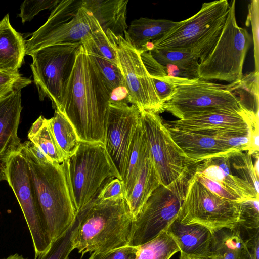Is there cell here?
I'll list each match as a JSON object with an SVG mask.
<instances>
[{
  "mask_svg": "<svg viewBox=\"0 0 259 259\" xmlns=\"http://www.w3.org/2000/svg\"><path fill=\"white\" fill-rule=\"evenodd\" d=\"M111 95L99 69L81 44L56 109L71 123L80 141L104 143Z\"/></svg>",
  "mask_w": 259,
  "mask_h": 259,
  "instance_id": "1",
  "label": "cell"
},
{
  "mask_svg": "<svg viewBox=\"0 0 259 259\" xmlns=\"http://www.w3.org/2000/svg\"><path fill=\"white\" fill-rule=\"evenodd\" d=\"M20 152L29 167L36 204L52 242L62 235L75 219L68 159L54 164L38 159L22 143Z\"/></svg>",
  "mask_w": 259,
  "mask_h": 259,
  "instance_id": "2",
  "label": "cell"
},
{
  "mask_svg": "<svg viewBox=\"0 0 259 259\" xmlns=\"http://www.w3.org/2000/svg\"><path fill=\"white\" fill-rule=\"evenodd\" d=\"M81 218L74 233V248L81 254L104 252L128 245L134 219L124 198L97 197L78 211Z\"/></svg>",
  "mask_w": 259,
  "mask_h": 259,
  "instance_id": "3",
  "label": "cell"
},
{
  "mask_svg": "<svg viewBox=\"0 0 259 259\" xmlns=\"http://www.w3.org/2000/svg\"><path fill=\"white\" fill-rule=\"evenodd\" d=\"M230 8L227 0L204 3L190 18L177 22L163 36L150 42L152 49L176 50L190 53L201 62L217 42Z\"/></svg>",
  "mask_w": 259,
  "mask_h": 259,
  "instance_id": "4",
  "label": "cell"
},
{
  "mask_svg": "<svg viewBox=\"0 0 259 259\" xmlns=\"http://www.w3.org/2000/svg\"><path fill=\"white\" fill-rule=\"evenodd\" d=\"M68 166L77 213L96 198L110 181L122 180L102 143L80 141L76 152L68 158Z\"/></svg>",
  "mask_w": 259,
  "mask_h": 259,
  "instance_id": "5",
  "label": "cell"
},
{
  "mask_svg": "<svg viewBox=\"0 0 259 259\" xmlns=\"http://www.w3.org/2000/svg\"><path fill=\"white\" fill-rule=\"evenodd\" d=\"M236 1L230 4L229 13L214 48L198 67L199 78L236 83L242 77L243 67L252 38L247 30L237 24Z\"/></svg>",
  "mask_w": 259,
  "mask_h": 259,
  "instance_id": "6",
  "label": "cell"
},
{
  "mask_svg": "<svg viewBox=\"0 0 259 259\" xmlns=\"http://www.w3.org/2000/svg\"><path fill=\"white\" fill-rule=\"evenodd\" d=\"M173 83L175 93L163 104V109L179 119L214 111L240 112L247 109L229 84L176 77H173Z\"/></svg>",
  "mask_w": 259,
  "mask_h": 259,
  "instance_id": "7",
  "label": "cell"
},
{
  "mask_svg": "<svg viewBox=\"0 0 259 259\" xmlns=\"http://www.w3.org/2000/svg\"><path fill=\"white\" fill-rule=\"evenodd\" d=\"M100 27L82 0H63L53 9L47 21L25 40V55L48 46L81 44Z\"/></svg>",
  "mask_w": 259,
  "mask_h": 259,
  "instance_id": "8",
  "label": "cell"
},
{
  "mask_svg": "<svg viewBox=\"0 0 259 259\" xmlns=\"http://www.w3.org/2000/svg\"><path fill=\"white\" fill-rule=\"evenodd\" d=\"M192 174L182 176L169 186L160 185L134 220L128 246L137 247L166 230L178 217Z\"/></svg>",
  "mask_w": 259,
  "mask_h": 259,
  "instance_id": "9",
  "label": "cell"
},
{
  "mask_svg": "<svg viewBox=\"0 0 259 259\" xmlns=\"http://www.w3.org/2000/svg\"><path fill=\"white\" fill-rule=\"evenodd\" d=\"M81 44H64L46 47L30 56V67L39 99L49 98L56 110L60 103Z\"/></svg>",
  "mask_w": 259,
  "mask_h": 259,
  "instance_id": "10",
  "label": "cell"
},
{
  "mask_svg": "<svg viewBox=\"0 0 259 259\" xmlns=\"http://www.w3.org/2000/svg\"><path fill=\"white\" fill-rule=\"evenodd\" d=\"M240 202L221 198L198 181L194 175L177 218L184 224H198L212 232L238 226Z\"/></svg>",
  "mask_w": 259,
  "mask_h": 259,
  "instance_id": "11",
  "label": "cell"
},
{
  "mask_svg": "<svg viewBox=\"0 0 259 259\" xmlns=\"http://www.w3.org/2000/svg\"><path fill=\"white\" fill-rule=\"evenodd\" d=\"M141 119L161 185L168 186L196 163L177 145L158 113L141 110Z\"/></svg>",
  "mask_w": 259,
  "mask_h": 259,
  "instance_id": "12",
  "label": "cell"
},
{
  "mask_svg": "<svg viewBox=\"0 0 259 259\" xmlns=\"http://www.w3.org/2000/svg\"><path fill=\"white\" fill-rule=\"evenodd\" d=\"M6 180L19 202L31 234L35 257L38 258L50 247L51 240L36 204L30 179L27 162L19 150L10 154L2 163Z\"/></svg>",
  "mask_w": 259,
  "mask_h": 259,
  "instance_id": "13",
  "label": "cell"
},
{
  "mask_svg": "<svg viewBox=\"0 0 259 259\" xmlns=\"http://www.w3.org/2000/svg\"><path fill=\"white\" fill-rule=\"evenodd\" d=\"M106 34L116 49L128 102L136 105L140 110L158 114L164 112L163 104L142 62L141 53L123 37H116L110 31Z\"/></svg>",
  "mask_w": 259,
  "mask_h": 259,
  "instance_id": "14",
  "label": "cell"
},
{
  "mask_svg": "<svg viewBox=\"0 0 259 259\" xmlns=\"http://www.w3.org/2000/svg\"><path fill=\"white\" fill-rule=\"evenodd\" d=\"M141 120V110L123 101L110 102L104 145L122 179L128 161L132 139Z\"/></svg>",
  "mask_w": 259,
  "mask_h": 259,
  "instance_id": "15",
  "label": "cell"
},
{
  "mask_svg": "<svg viewBox=\"0 0 259 259\" xmlns=\"http://www.w3.org/2000/svg\"><path fill=\"white\" fill-rule=\"evenodd\" d=\"M257 118H258V113L246 109L240 112L214 111L184 119L163 122L168 127L182 131H249L250 125Z\"/></svg>",
  "mask_w": 259,
  "mask_h": 259,
  "instance_id": "16",
  "label": "cell"
},
{
  "mask_svg": "<svg viewBox=\"0 0 259 259\" xmlns=\"http://www.w3.org/2000/svg\"><path fill=\"white\" fill-rule=\"evenodd\" d=\"M176 243L180 255L191 258L211 259L212 232L198 224H184L177 218L166 230Z\"/></svg>",
  "mask_w": 259,
  "mask_h": 259,
  "instance_id": "17",
  "label": "cell"
},
{
  "mask_svg": "<svg viewBox=\"0 0 259 259\" xmlns=\"http://www.w3.org/2000/svg\"><path fill=\"white\" fill-rule=\"evenodd\" d=\"M22 88H17L0 97V163L21 146L17 131L22 109Z\"/></svg>",
  "mask_w": 259,
  "mask_h": 259,
  "instance_id": "18",
  "label": "cell"
},
{
  "mask_svg": "<svg viewBox=\"0 0 259 259\" xmlns=\"http://www.w3.org/2000/svg\"><path fill=\"white\" fill-rule=\"evenodd\" d=\"M194 172L218 183L238 196L243 201L258 199L259 195L255 192L252 187L235 175L227 154L212 157L198 162L195 165Z\"/></svg>",
  "mask_w": 259,
  "mask_h": 259,
  "instance_id": "19",
  "label": "cell"
},
{
  "mask_svg": "<svg viewBox=\"0 0 259 259\" xmlns=\"http://www.w3.org/2000/svg\"><path fill=\"white\" fill-rule=\"evenodd\" d=\"M167 127L177 145L187 157L195 163L234 151L227 149L211 137Z\"/></svg>",
  "mask_w": 259,
  "mask_h": 259,
  "instance_id": "20",
  "label": "cell"
},
{
  "mask_svg": "<svg viewBox=\"0 0 259 259\" xmlns=\"http://www.w3.org/2000/svg\"><path fill=\"white\" fill-rule=\"evenodd\" d=\"M128 0H82V5L98 21L105 34L124 37L126 23Z\"/></svg>",
  "mask_w": 259,
  "mask_h": 259,
  "instance_id": "21",
  "label": "cell"
},
{
  "mask_svg": "<svg viewBox=\"0 0 259 259\" xmlns=\"http://www.w3.org/2000/svg\"><path fill=\"white\" fill-rule=\"evenodd\" d=\"M25 55V40L10 24L9 14L0 21V71L18 73Z\"/></svg>",
  "mask_w": 259,
  "mask_h": 259,
  "instance_id": "22",
  "label": "cell"
},
{
  "mask_svg": "<svg viewBox=\"0 0 259 259\" xmlns=\"http://www.w3.org/2000/svg\"><path fill=\"white\" fill-rule=\"evenodd\" d=\"M176 22L167 19L140 17L131 22L124 38L141 53L148 44L161 37Z\"/></svg>",
  "mask_w": 259,
  "mask_h": 259,
  "instance_id": "23",
  "label": "cell"
},
{
  "mask_svg": "<svg viewBox=\"0 0 259 259\" xmlns=\"http://www.w3.org/2000/svg\"><path fill=\"white\" fill-rule=\"evenodd\" d=\"M150 152L141 119L132 139L127 167L122 179L126 201L131 195Z\"/></svg>",
  "mask_w": 259,
  "mask_h": 259,
  "instance_id": "24",
  "label": "cell"
},
{
  "mask_svg": "<svg viewBox=\"0 0 259 259\" xmlns=\"http://www.w3.org/2000/svg\"><path fill=\"white\" fill-rule=\"evenodd\" d=\"M161 185L151 153L145 159L139 177L126 201L134 220L154 191Z\"/></svg>",
  "mask_w": 259,
  "mask_h": 259,
  "instance_id": "25",
  "label": "cell"
},
{
  "mask_svg": "<svg viewBox=\"0 0 259 259\" xmlns=\"http://www.w3.org/2000/svg\"><path fill=\"white\" fill-rule=\"evenodd\" d=\"M212 234L211 259H241L247 250L238 226L218 229Z\"/></svg>",
  "mask_w": 259,
  "mask_h": 259,
  "instance_id": "26",
  "label": "cell"
},
{
  "mask_svg": "<svg viewBox=\"0 0 259 259\" xmlns=\"http://www.w3.org/2000/svg\"><path fill=\"white\" fill-rule=\"evenodd\" d=\"M51 132L66 159L71 157L77 150L80 141L72 125L59 111L48 119Z\"/></svg>",
  "mask_w": 259,
  "mask_h": 259,
  "instance_id": "27",
  "label": "cell"
},
{
  "mask_svg": "<svg viewBox=\"0 0 259 259\" xmlns=\"http://www.w3.org/2000/svg\"><path fill=\"white\" fill-rule=\"evenodd\" d=\"M141 57L163 107V104L175 93L173 78L167 75L163 66L152 57L150 51L141 52Z\"/></svg>",
  "mask_w": 259,
  "mask_h": 259,
  "instance_id": "28",
  "label": "cell"
},
{
  "mask_svg": "<svg viewBox=\"0 0 259 259\" xmlns=\"http://www.w3.org/2000/svg\"><path fill=\"white\" fill-rule=\"evenodd\" d=\"M135 259H170L180 250L166 231L153 240L139 246Z\"/></svg>",
  "mask_w": 259,
  "mask_h": 259,
  "instance_id": "29",
  "label": "cell"
},
{
  "mask_svg": "<svg viewBox=\"0 0 259 259\" xmlns=\"http://www.w3.org/2000/svg\"><path fill=\"white\" fill-rule=\"evenodd\" d=\"M258 72L246 73L238 82L229 83L241 104L256 113H258Z\"/></svg>",
  "mask_w": 259,
  "mask_h": 259,
  "instance_id": "30",
  "label": "cell"
},
{
  "mask_svg": "<svg viewBox=\"0 0 259 259\" xmlns=\"http://www.w3.org/2000/svg\"><path fill=\"white\" fill-rule=\"evenodd\" d=\"M28 138L42 151L51 163L58 165L67 159L57 144L47 119L41 128L35 134L28 136Z\"/></svg>",
  "mask_w": 259,
  "mask_h": 259,
  "instance_id": "31",
  "label": "cell"
},
{
  "mask_svg": "<svg viewBox=\"0 0 259 259\" xmlns=\"http://www.w3.org/2000/svg\"><path fill=\"white\" fill-rule=\"evenodd\" d=\"M227 156L235 175L247 182L259 195L258 176L255 171L251 155L234 150L227 153Z\"/></svg>",
  "mask_w": 259,
  "mask_h": 259,
  "instance_id": "32",
  "label": "cell"
},
{
  "mask_svg": "<svg viewBox=\"0 0 259 259\" xmlns=\"http://www.w3.org/2000/svg\"><path fill=\"white\" fill-rule=\"evenodd\" d=\"M85 49L96 64L107 87L111 92V97L115 93L121 92L120 89L125 90L124 78L119 66L97 53L85 48Z\"/></svg>",
  "mask_w": 259,
  "mask_h": 259,
  "instance_id": "33",
  "label": "cell"
},
{
  "mask_svg": "<svg viewBox=\"0 0 259 259\" xmlns=\"http://www.w3.org/2000/svg\"><path fill=\"white\" fill-rule=\"evenodd\" d=\"M80 218V213L78 212L75 220L67 230L60 237L53 241L49 248L36 259H68L70 253L75 249L73 238Z\"/></svg>",
  "mask_w": 259,
  "mask_h": 259,
  "instance_id": "34",
  "label": "cell"
},
{
  "mask_svg": "<svg viewBox=\"0 0 259 259\" xmlns=\"http://www.w3.org/2000/svg\"><path fill=\"white\" fill-rule=\"evenodd\" d=\"M190 132L211 137L232 150L246 151L249 140V130H217Z\"/></svg>",
  "mask_w": 259,
  "mask_h": 259,
  "instance_id": "35",
  "label": "cell"
},
{
  "mask_svg": "<svg viewBox=\"0 0 259 259\" xmlns=\"http://www.w3.org/2000/svg\"><path fill=\"white\" fill-rule=\"evenodd\" d=\"M152 57L159 63H167L198 72L199 62L194 55L176 50L152 49Z\"/></svg>",
  "mask_w": 259,
  "mask_h": 259,
  "instance_id": "36",
  "label": "cell"
},
{
  "mask_svg": "<svg viewBox=\"0 0 259 259\" xmlns=\"http://www.w3.org/2000/svg\"><path fill=\"white\" fill-rule=\"evenodd\" d=\"M81 44L87 49L119 66L116 49L101 27L93 32Z\"/></svg>",
  "mask_w": 259,
  "mask_h": 259,
  "instance_id": "37",
  "label": "cell"
},
{
  "mask_svg": "<svg viewBox=\"0 0 259 259\" xmlns=\"http://www.w3.org/2000/svg\"><path fill=\"white\" fill-rule=\"evenodd\" d=\"M238 226L245 230L259 228L258 199L240 202Z\"/></svg>",
  "mask_w": 259,
  "mask_h": 259,
  "instance_id": "38",
  "label": "cell"
},
{
  "mask_svg": "<svg viewBox=\"0 0 259 259\" xmlns=\"http://www.w3.org/2000/svg\"><path fill=\"white\" fill-rule=\"evenodd\" d=\"M245 25H251L254 46L255 70L259 72V1L252 0L248 5V15Z\"/></svg>",
  "mask_w": 259,
  "mask_h": 259,
  "instance_id": "39",
  "label": "cell"
},
{
  "mask_svg": "<svg viewBox=\"0 0 259 259\" xmlns=\"http://www.w3.org/2000/svg\"><path fill=\"white\" fill-rule=\"evenodd\" d=\"M60 2L59 0H25L21 5L18 16L24 23L31 20L41 11L54 9Z\"/></svg>",
  "mask_w": 259,
  "mask_h": 259,
  "instance_id": "40",
  "label": "cell"
},
{
  "mask_svg": "<svg viewBox=\"0 0 259 259\" xmlns=\"http://www.w3.org/2000/svg\"><path fill=\"white\" fill-rule=\"evenodd\" d=\"M31 82L30 78L23 77L19 73L0 71V97L16 88H23Z\"/></svg>",
  "mask_w": 259,
  "mask_h": 259,
  "instance_id": "41",
  "label": "cell"
},
{
  "mask_svg": "<svg viewBox=\"0 0 259 259\" xmlns=\"http://www.w3.org/2000/svg\"><path fill=\"white\" fill-rule=\"evenodd\" d=\"M137 247L126 246L104 252H92L89 259H135Z\"/></svg>",
  "mask_w": 259,
  "mask_h": 259,
  "instance_id": "42",
  "label": "cell"
},
{
  "mask_svg": "<svg viewBox=\"0 0 259 259\" xmlns=\"http://www.w3.org/2000/svg\"><path fill=\"white\" fill-rule=\"evenodd\" d=\"M194 176L198 181L217 196L237 202H241L243 201L238 196L206 177L199 174H195V172Z\"/></svg>",
  "mask_w": 259,
  "mask_h": 259,
  "instance_id": "43",
  "label": "cell"
},
{
  "mask_svg": "<svg viewBox=\"0 0 259 259\" xmlns=\"http://www.w3.org/2000/svg\"><path fill=\"white\" fill-rule=\"evenodd\" d=\"M97 197L101 200L125 198L122 180L114 178L110 181L105 185Z\"/></svg>",
  "mask_w": 259,
  "mask_h": 259,
  "instance_id": "44",
  "label": "cell"
},
{
  "mask_svg": "<svg viewBox=\"0 0 259 259\" xmlns=\"http://www.w3.org/2000/svg\"><path fill=\"white\" fill-rule=\"evenodd\" d=\"M160 64L163 66L168 76L187 79L199 78L198 71L181 67L170 63H163Z\"/></svg>",
  "mask_w": 259,
  "mask_h": 259,
  "instance_id": "45",
  "label": "cell"
},
{
  "mask_svg": "<svg viewBox=\"0 0 259 259\" xmlns=\"http://www.w3.org/2000/svg\"><path fill=\"white\" fill-rule=\"evenodd\" d=\"M246 230L248 233L247 239L244 240L246 247L254 259H259V228Z\"/></svg>",
  "mask_w": 259,
  "mask_h": 259,
  "instance_id": "46",
  "label": "cell"
},
{
  "mask_svg": "<svg viewBox=\"0 0 259 259\" xmlns=\"http://www.w3.org/2000/svg\"><path fill=\"white\" fill-rule=\"evenodd\" d=\"M2 259H28V258L24 257L22 255H20L18 253H15L14 254L10 255L6 258H2Z\"/></svg>",
  "mask_w": 259,
  "mask_h": 259,
  "instance_id": "47",
  "label": "cell"
},
{
  "mask_svg": "<svg viewBox=\"0 0 259 259\" xmlns=\"http://www.w3.org/2000/svg\"><path fill=\"white\" fill-rule=\"evenodd\" d=\"M241 259H254L252 254L247 250Z\"/></svg>",
  "mask_w": 259,
  "mask_h": 259,
  "instance_id": "48",
  "label": "cell"
},
{
  "mask_svg": "<svg viewBox=\"0 0 259 259\" xmlns=\"http://www.w3.org/2000/svg\"><path fill=\"white\" fill-rule=\"evenodd\" d=\"M179 259H207V258H191L187 257H186L185 256H183L182 255H180L179 257Z\"/></svg>",
  "mask_w": 259,
  "mask_h": 259,
  "instance_id": "49",
  "label": "cell"
},
{
  "mask_svg": "<svg viewBox=\"0 0 259 259\" xmlns=\"http://www.w3.org/2000/svg\"><path fill=\"white\" fill-rule=\"evenodd\" d=\"M4 180H6V177L4 172L0 174V181Z\"/></svg>",
  "mask_w": 259,
  "mask_h": 259,
  "instance_id": "50",
  "label": "cell"
}]
</instances>
